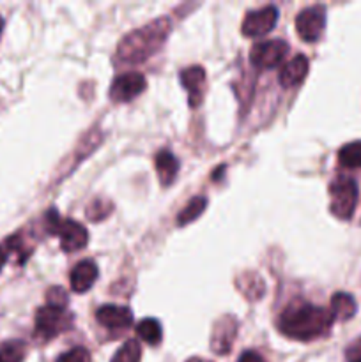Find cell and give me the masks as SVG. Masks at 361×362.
Here are the masks:
<instances>
[{"mask_svg": "<svg viewBox=\"0 0 361 362\" xmlns=\"http://www.w3.org/2000/svg\"><path fill=\"white\" fill-rule=\"evenodd\" d=\"M7 258H9V251L6 250V246H0V271H2V267L6 265Z\"/></svg>", "mask_w": 361, "mask_h": 362, "instance_id": "cell-28", "label": "cell"}, {"mask_svg": "<svg viewBox=\"0 0 361 362\" xmlns=\"http://www.w3.org/2000/svg\"><path fill=\"white\" fill-rule=\"evenodd\" d=\"M356 300L353 299V296H349V293L345 292H338L333 296L331 299V315L335 320H350V318L356 315Z\"/></svg>", "mask_w": 361, "mask_h": 362, "instance_id": "cell-17", "label": "cell"}, {"mask_svg": "<svg viewBox=\"0 0 361 362\" xmlns=\"http://www.w3.org/2000/svg\"><path fill=\"white\" fill-rule=\"evenodd\" d=\"M179 172V161L170 151H159L156 154V173L163 186H170Z\"/></svg>", "mask_w": 361, "mask_h": 362, "instance_id": "cell-15", "label": "cell"}, {"mask_svg": "<svg viewBox=\"0 0 361 362\" xmlns=\"http://www.w3.org/2000/svg\"><path fill=\"white\" fill-rule=\"evenodd\" d=\"M239 362H265V361L262 359L257 352H253V350H246V352H243V356L239 357Z\"/></svg>", "mask_w": 361, "mask_h": 362, "instance_id": "cell-27", "label": "cell"}, {"mask_svg": "<svg viewBox=\"0 0 361 362\" xmlns=\"http://www.w3.org/2000/svg\"><path fill=\"white\" fill-rule=\"evenodd\" d=\"M2 30H4V18L0 16V34H2Z\"/></svg>", "mask_w": 361, "mask_h": 362, "instance_id": "cell-30", "label": "cell"}, {"mask_svg": "<svg viewBox=\"0 0 361 362\" xmlns=\"http://www.w3.org/2000/svg\"><path fill=\"white\" fill-rule=\"evenodd\" d=\"M289 52V45L282 39H269L260 41L251 48L250 60L258 69H271L276 67L283 60V57Z\"/></svg>", "mask_w": 361, "mask_h": 362, "instance_id": "cell-6", "label": "cell"}, {"mask_svg": "<svg viewBox=\"0 0 361 362\" xmlns=\"http://www.w3.org/2000/svg\"><path fill=\"white\" fill-rule=\"evenodd\" d=\"M110 211H112V204L98 198V200H94L87 207V218L91 221H101V219H105L110 214Z\"/></svg>", "mask_w": 361, "mask_h": 362, "instance_id": "cell-23", "label": "cell"}, {"mask_svg": "<svg viewBox=\"0 0 361 362\" xmlns=\"http://www.w3.org/2000/svg\"><path fill=\"white\" fill-rule=\"evenodd\" d=\"M340 165L345 168H361V141H350L338 151Z\"/></svg>", "mask_w": 361, "mask_h": 362, "instance_id": "cell-20", "label": "cell"}, {"mask_svg": "<svg viewBox=\"0 0 361 362\" xmlns=\"http://www.w3.org/2000/svg\"><path fill=\"white\" fill-rule=\"evenodd\" d=\"M333 320L335 318L329 310L308 303H292L280 315L278 329L290 339L311 341L328 334Z\"/></svg>", "mask_w": 361, "mask_h": 362, "instance_id": "cell-1", "label": "cell"}, {"mask_svg": "<svg viewBox=\"0 0 361 362\" xmlns=\"http://www.w3.org/2000/svg\"><path fill=\"white\" fill-rule=\"evenodd\" d=\"M308 59L304 55H296L294 59H290L285 66L280 71V83H282L283 88H292L296 87L297 83L304 80V76L308 74Z\"/></svg>", "mask_w": 361, "mask_h": 362, "instance_id": "cell-13", "label": "cell"}, {"mask_svg": "<svg viewBox=\"0 0 361 362\" xmlns=\"http://www.w3.org/2000/svg\"><path fill=\"white\" fill-rule=\"evenodd\" d=\"M45 228L48 233L60 237V250L74 253L87 246L88 233L85 226L74 219H62L55 209H50L45 216Z\"/></svg>", "mask_w": 361, "mask_h": 362, "instance_id": "cell-3", "label": "cell"}, {"mask_svg": "<svg viewBox=\"0 0 361 362\" xmlns=\"http://www.w3.org/2000/svg\"><path fill=\"white\" fill-rule=\"evenodd\" d=\"M98 267L92 260H81L80 264L74 265V269L71 271L69 281H71V288L74 290L76 293H84L91 288L92 285L98 279Z\"/></svg>", "mask_w": 361, "mask_h": 362, "instance_id": "cell-14", "label": "cell"}, {"mask_svg": "<svg viewBox=\"0 0 361 362\" xmlns=\"http://www.w3.org/2000/svg\"><path fill=\"white\" fill-rule=\"evenodd\" d=\"M236 286L248 300H258L265 292L264 279L257 272H244L236 279Z\"/></svg>", "mask_w": 361, "mask_h": 362, "instance_id": "cell-16", "label": "cell"}, {"mask_svg": "<svg viewBox=\"0 0 361 362\" xmlns=\"http://www.w3.org/2000/svg\"><path fill=\"white\" fill-rule=\"evenodd\" d=\"M345 361L347 362H361V338L356 339L349 349L345 350Z\"/></svg>", "mask_w": 361, "mask_h": 362, "instance_id": "cell-26", "label": "cell"}, {"mask_svg": "<svg viewBox=\"0 0 361 362\" xmlns=\"http://www.w3.org/2000/svg\"><path fill=\"white\" fill-rule=\"evenodd\" d=\"M145 87H147V81H145L144 74L137 73V71H130V73L119 74L112 81L108 94L113 103H130L137 95H140L145 90Z\"/></svg>", "mask_w": 361, "mask_h": 362, "instance_id": "cell-8", "label": "cell"}, {"mask_svg": "<svg viewBox=\"0 0 361 362\" xmlns=\"http://www.w3.org/2000/svg\"><path fill=\"white\" fill-rule=\"evenodd\" d=\"M237 320L230 315L218 318L214 322V327H212V336H211V346L218 356H225L232 349V343L237 336Z\"/></svg>", "mask_w": 361, "mask_h": 362, "instance_id": "cell-10", "label": "cell"}, {"mask_svg": "<svg viewBox=\"0 0 361 362\" xmlns=\"http://www.w3.org/2000/svg\"><path fill=\"white\" fill-rule=\"evenodd\" d=\"M137 334L147 345H159L163 338L161 325H159V322L156 318H144L142 322H138Z\"/></svg>", "mask_w": 361, "mask_h": 362, "instance_id": "cell-18", "label": "cell"}, {"mask_svg": "<svg viewBox=\"0 0 361 362\" xmlns=\"http://www.w3.org/2000/svg\"><path fill=\"white\" fill-rule=\"evenodd\" d=\"M57 362H92L91 352L84 346H74L57 359Z\"/></svg>", "mask_w": 361, "mask_h": 362, "instance_id": "cell-25", "label": "cell"}, {"mask_svg": "<svg viewBox=\"0 0 361 362\" xmlns=\"http://www.w3.org/2000/svg\"><path fill=\"white\" fill-rule=\"evenodd\" d=\"M71 322H73V317L66 310L46 304V306L39 308L35 313V334L41 339L55 338L60 332L71 327Z\"/></svg>", "mask_w": 361, "mask_h": 362, "instance_id": "cell-5", "label": "cell"}, {"mask_svg": "<svg viewBox=\"0 0 361 362\" xmlns=\"http://www.w3.org/2000/svg\"><path fill=\"white\" fill-rule=\"evenodd\" d=\"M180 81L190 94V106H198L205 94V71L200 66H190L180 71Z\"/></svg>", "mask_w": 361, "mask_h": 362, "instance_id": "cell-12", "label": "cell"}, {"mask_svg": "<svg viewBox=\"0 0 361 362\" xmlns=\"http://www.w3.org/2000/svg\"><path fill=\"white\" fill-rule=\"evenodd\" d=\"M96 318L99 324L106 329H127L133 324V313L126 306H115V304H106L96 311Z\"/></svg>", "mask_w": 361, "mask_h": 362, "instance_id": "cell-11", "label": "cell"}, {"mask_svg": "<svg viewBox=\"0 0 361 362\" xmlns=\"http://www.w3.org/2000/svg\"><path fill=\"white\" fill-rule=\"evenodd\" d=\"M46 304L53 308H60V310H66L67 306V293L62 286H52V288L46 292Z\"/></svg>", "mask_w": 361, "mask_h": 362, "instance_id": "cell-24", "label": "cell"}, {"mask_svg": "<svg viewBox=\"0 0 361 362\" xmlns=\"http://www.w3.org/2000/svg\"><path fill=\"white\" fill-rule=\"evenodd\" d=\"M278 21V9L275 6H264L250 11L243 20V34L246 37H260L271 32Z\"/></svg>", "mask_w": 361, "mask_h": 362, "instance_id": "cell-9", "label": "cell"}, {"mask_svg": "<svg viewBox=\"0 0 361 362\" xmlns=\"http://www.w3.org/2000/svg\"><path fill=\"white\" fill-rule=\"evenodd\" d=\"M186 362H209V361L202 359V357H191V359H188Z\"/></svg>", "mask_w": 361, "mask_h": 362, "instance_id": "cell-29", "label": "cell"}, {"mask_svg": "<svg viewBox=\"0 0 361 362\" xmlns=\"http://www.w3.org/2000/svg\"><path fill=\"white\" fill-rule=\"evenodd\" d=\"M329 197H331L333 216L338 219H350L357 205V184L347 175H340L329 184Z\"/></svg>", "mask_w": 361, "mask_h": 362, "instance_id": "cell-4", "label": "cell"}, {"mask_svg": "<svg viewBox=\"0 0 361 362\" xmlns=\"http://www.w3.org/2000/svg\"><path fill=\"white\" fill-rule=\"evenodd\" d=\"M25 357V345L21 341H7L0 346V362H21Z\"/></svg>", "mask_w": 361, "mask_h": 362, "instance_id": "cell-22", "label": "cell"}, {"mask_svg": "<svg viewBox=\"0 0 361 362\" xmlns=\"http://www.w3.org/2000/svg\"><path fill=\"white\" fill-rule=\"evenodd\" d=\"M326 27V7L310 6L301 11L296 18V30L306 42H315L322 35Z\"/></svg>", "mask_w": 361, "mask_h": 362, "instance_id": "cell-7", "label": "cell"}, {"mask_svg": "<svg viewBox=\"0 0 361 362\" xmlns=\"http://www.w3.org/2000/svg\"><path fill=\"white\" fill-rule=\"evenodd\" d=\"M205 207H207V200H205L204 197H197L193 198V200H190L186 207H184L183 211L179 212V216H177V225L179 226L190 225V223L195 221L198 216H202V212L205 211Z\"/></svg>", "mask_w": 361, "mask_h": 362, "instance_id": "cell-19", "label": "cell"}, {"mask_svg": "<svg viewBox=\"0 0 361 362\" xmlns=\"http://www.w3.org/2000/svg\"><path fill=\"white\" fill-rule=\"evenodd\" d=\"M170 34L168 18H158L142 28L130 32L120 39L117 46V62L119 64H142L151 59L161 49Z\"/></svg>", "mask_w": 361, "mask_h": 362, "instance_id": "cell-2", "label": "cell"}, {"mask_svg": "<svg viewBox=\"0 0 361 362\" xmlns=\"http://www.w3.org/2000/svg\"><path fill=\"white\" fill-rule=\"evenodd\" d=\"M142 346L137 339H127L112 357V362H140Z\"/></svg>", "mask_w": 361, "mask_h": 362, "instance_id": "cell-21", "label": "cell"}]
</instances>
